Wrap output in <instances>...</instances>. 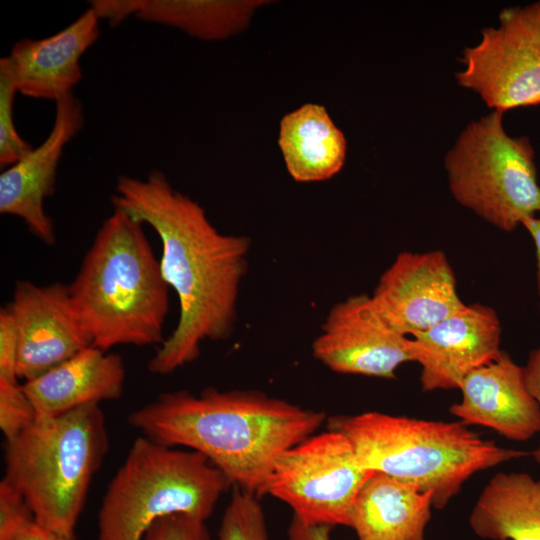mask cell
<instances>
[{"instance_id": "obj_1", "label": "cell", "mask_w": 540, "mask_h": 540, "mask_svg": "<svg viewBox=\"0 0 540 540\" xmlns=\"http://www.w3.org/2000/svg\"><path fill=\"white\" fill-rule=\"evenodd\" d=\"M111 203L149 225L161 241V271L178 297L180 313L148 370L170 374L195 361L204 341H222L232 335L251 239L220 233L203 207L175 190L157 170L145 179L120 176Z\"/></svg>"}, {"instance_id": "obj_2", "label": "cell", "mask_w": 540, "mask_h": 540, "mask_svg": "<svg viewBox=\"0 0 540 540\" xmlns=\"http://www.w3.org/2000/svg\"><path fill=\"white\" fill-rule=\"evenodd\" d=\"M327 421L324 412L260 390L168 391L132 411L128 423L153 441L197 451L232 487L263 496L279 457Z\"/></svg>"}, {"instance_id": "obj_3", "label": "cell", "mask_w": 540, "mask_h": 540, "mask_svg": "<svg viewBox=\"0 0 540 540\" xmlns=\"http://www.w3.org/2000/svg\"><path fill=\"white\" fill-rule=\"evenodd\" d=\"M142 223L120 209L99 228L68 285L91 346L161 345L169 288Z\"/></svg>"}, {"instance_id": "obj_4", "label": "cell", "mask_w": 540, "mask_h": 540, "mask_svg": "<svg viewBox=\"0 0 540 540\" xmlns=\"http://www.w3.org/2000/svg\"><path fill=\"white\" fill-rule=\"evenodd\" d=\"M351 443L359 465L413 484L443 509L474 474L528 456L485 439L461 421L367 411L327 418Z\"/></svg>"}, {"instance_id": "obj_5", "label": "cell", "mask_w": 540, "mask_h": 540, "mask_svg": "<svg viewBox=\"0 0 540 540\" xmlns=\"http://www.w3.org/2000/svg\"><path fill=\"white\" fill-rule=\"evenodd\" d=\"M108 449L100 404L36 418L5 440L2 480L25 498L37 524L75 540L90 484Z\"/></svg>"}, {"instance_id": "obj_6", "label": "cell", "mask_w": 540, "mask_h": 540, "mask_svg": "<svg viewBox=\"0 0 540 540\" xmlns=\"http://www.w3.org/2000/svg\"><path fill=\"white\" fill-rule=\"evenodd\" d=\"M227 477L204 455L140 436L110 480L97 516V540H141L158 519L212 515Z\"/></svg>"}, {"instance_id": "obj_7", "label": "cell", "mask_w": 540, "mask_h": 540, "mask_svg": "<svg viewBox=\"0 0 540 540\" xmlns=\"http://www.w3.org/2000/svg\"><path fill=\"white\" fill-rule=\"evenodd\" d=\"M504 112L470 122L444 158L454 199L505 232L540 212L535 153L527 136H510Z\"/></svg>"}, {"instance_id": "obj_8", "label": "cell", "mask_w": 540, "mask_h": 540, "mask_svg": "<svg viewBox=\"0 0 540 540\" xmlns=\"http://www.w3.org/2000/svg\"><path fill=\"white\" fill-rule=\"evenodd\" d=\"M373 472L362 468L342 433L327 428L285 451L275 463L265 495L308 525H350L359 491Z\"/></svg>"}, {"instance_id": "obj_9", "label": "cell", "mask_w": 540, "mask_h": 540, "mask_svg": "<svg viewBox=\"0 0 540 540\" xmlns=\"http://www.w3.org/2000/svg\"><path fill=\"white\" fill-rule=\"evenodd\" d=\"M461 61L458 84L493 110L540 104V40L520 7L502 10L499 25L484 28L480 41L464 49Z\"/></svg>"}, {"instance_id": "obj_10", "label": "cell", "mask_w": 540, "mask_h": 540, "mask_svg": "<svg viewBox=\"0 0 540 540\" xmlns=\"http://www.w3.org/2000/svg\"><path fill=\"white\" fill-rule=\"evenodd\" d=\"M312 353L334 372L385 379L395 378L400 365L413 361L411 338L395 330L365 293L333 305Z\"/></svg>"}, {"instance_id": "obj_11", "label": "cell", "mask_w": 540, "mask_h": 540, "mask_svg": "<svg viewBox=\"0 0 540 540\" xmlns=\"http://www.w3.org/2000/svg\"><path fill=\"white\" fill-rule=\"evenodd\" d=\"M383 318L403 335L425 331L467 304L443 251L399 253L371 295Z\"/></svg>"}, {"instance_id": "obj_12", "label": "cell", "mask_w": 540, "mask_h": 540, "mask_svg": "<svg viewBox=\"0 0 540 540\" xmlns=\"http://www.w3.org/2000/svg\"><path fill=\"white\" fill-rule=\"evenodd\" d=\"M7 307L18 336V379H34L91 346L67 284L17 281Z\"/></svg>"}, {"instance_id": "obj_13", "label": "cell", "mask_w": 540, "mask_h": 540, "mask_svg": "<svg viewBox=\"0 0 540 540\" xmlns=\"http://www.w3.org/2000/svg\"><path fill=\"white\" fill-rule=\"evenodd\" d=\"M501 334L497 312L474 303L412 335L413 361L421 367V389H459L471 372L501 355Z\"/></svg>"}, {"instance_id": "obj_14", "label": "cell", "mask_w": 540, "mask_h": 540, "mask_svg": "<svg viewBox=\"0 0 540 540\" xmlns=\"http://www.w3.org/2000/svg\"><path fill=\"white\" fill-rule=\"evenodd\" d=\"M83 125L81 102L72 93L60 97L55 101V119L45 140L0 174V213L21 218L47 245L55 243L56 234L44 203L54 194L64 148Z\"/></svg>"}, {"instance_id": "obj_15", "label": "cell", "mask_w": 540, "mask_h": 540, "mask_svg": "<svg viewBox=\"0 0 540 540\" xmlns=\"http://www.w3.org/2000/svg\"><path fill=\"white\" fill-rule=\"evenodd\" d=\"M459 390L461 399L449 411L464 424L490 428L517 442L540 432V408L527 389L523 366L504 351L471 372Z\"/></svg>"}, {"instance_id": "obj_16", "label": "cell", "mask_w": 540, "mask_h": 540, "mask_svg": "<svg viewBox=\"0 0 540 540\" xmlns=\"http://www.w3.org/2000/svg\"><path fill=\"white\" fill-rule=\"evenodd\" d=\"M99 21L89 8L56 34L16 42L6 57L18 92L54 102L72 93L82 78L80 59L100 35Z\"/></svg>"}, {"instance_id": "obj_17", "label": "cell", "mask_w": 540, "mask_h": 540, "mask_svg": "<svg viewBox=\"0 0 540 540\" xmlns=\"http://www.w3.org/2000/svg\"><path fill=\"white\" fill-rule=\"evenodd\" d=\"M125 377L120 355L88 346L22 387L36 418H45L119 399Z\"/></svg>"}, {"instance_id": "obj_18", "label": "cell", "mask_w": 540, "mask_h": 540, "mask_svg": "<svg viewBox=\"0 0 540 540\" xmlns=\"http://www.w3.org/2000/svg\"><path fill=\"white\" fill-rule=\"evenodd\" d=\"M433 508L431 493L373 472L357 495L349 528L358 540H425Z\"/></svg>"}, {"instance_id": "obj_19", "label": "cell", "mask_w": 540, "mask_h": 540, "mask_svg": "<svg viewBox=\"0 0 540 540\" xmlns=\"http://www.w3.org/2000/svg\"><path fill=\"white\" fill-rule=\"evenodd\" d=\"M278 144L289 175L318 182L336 175L346 158V139L326 108L307 103L283 116Z\"/></svg>"}, {"instance_id": "obj_20", "label": "cell", "mask_w": 540, "mask_h": 540, "mask_svg": "<svg viewBox=\"0 0 540 540\" xmlns=\"http://www.w3.org/2000/svg\"><path fill=\"white\" fill-rule=\"evenodd\" d=\"M471 530L486 540H540V479L525 472L496 473L469 516Z\"/></svg>"}, {"instance_id": "obj_21", "label": "cell", "mask_w": 540, "mask_h": 540, "mask_svg": "<svg viewBox=\"0 0 540 540\" xmlns=\"http://www.w3.org/2000/svg\"><path fill=\"white\" fill-rule=\"evenodd\" d=\"M263 0H145L137 15L142 21L165 25L191 37L223 40L244 30Z\"/></svg>"}, {"instance_id": "obj_22", "label": "cell", "mask_w": 540, "mask_h": 540, "mask_svg": "<svg viewBox=\"0 0 540 540\" xmlns=\"http://www.w3.org/2000/svg\"><path fill=\"white\" fill-rule=\"evenodd\" d=\"M217 540H269L258 496L234 488L221 519Z\"/></svg>"}, {"instance_id": "obj_23", "label": "cell", "mask_w": 540, "mask_h": 540, "mask_svg": "<svg viewBox=\"0 0 540 540\" xmlns=\"http://www.w3.org/2000/svg\"><path fill=\"white\" fill-rule=\"evenodd\" d=\"M18 89L7 57L0 59V165L9 167L24 156L33 146L18 133L14 122V101Z\"/></svg>"}, {"instance_id": "obj_24", "label": "cell", "mask_w": 540, "mask_h": 540, "mask_svg": "<svg viewBox=\"0 0 540 540\" xmlns=\"http://www.w3.org/2000/svg\"><path fill=\"white\" fill-rule=\"evenodd\" d=\"M36 419L32 403L18 381L0 379V428L11 439Z\"/></svg>"}, {"instance_id": "obj_25", "label": "cell", "mask_w": 540, "mask_h": 540, "mask_svg": "<svg viewBox=\"0 0 540 540\" xmlns=\"http://www.w3.org/2000/svg\"><path fill=\"white\" fill-rule=\"evenodd\" d=\"M35 522L25 498L4 480L0 481V540H16Z\"/></svg>"}, {"instance_id": "obj_26", "label": "cell", "mask_w": 540, "mask_h": 540, "mask_svg": "<svg viewBox=\"0 0 540 540\" xmlns=\"http://www.w3.org/2000/svg\"><path fill=\"white\" fill-rule=\"evenodd\" d=\"M141 540H210L205 522L175 514L158 519Z\"/></svg>"}, {"instance_id": "obj_27", "label": "cell", "mask_w": 540, "mask_h": 540, "mask_svg": "<svg viewBox=\"0 0 540 540\" xmlns=\"http://www.w3.org/2000/svg\"><path fill=\"white\" fill-rule=\"evenodd\" d=\"M18 336L8 307L0 310V379L18 381L16 373Z\"/></svg>"}, {"instance_id": "obj_28", "label": "cell", "mask_w": 540, "mask_h": 540, "mask_svg": "<svg viewBox=\"0 0 540 540\" xmlns=\"http://www.w3.org/2000/svg\"><path fill=\"white\" fill-rule=\"evenodd\" d=\"M89 3L99 20H106L115 27L132 15L137 17L145 0H92Z\"/></svg>"}, {"instance_id": "obj_29", "label": "cell", "mask_w": 540, "mask_h": 540, "mask_svg": "<svg viewBox=\"0 0 540 540\" xmlns=\"http://www.w3.org/2000/svg\"><path fill=\"white\" fill-rule=\"evenodd\" d=\"M523 373L527 389L540 408V343L538 347L530 351L527 362L523 366ZM531 454L540 464V443Z\"/></svg>"}, {"instance_id": "obj_30", "label": "cell", "mask_w": 540, "mask_h": 540, "mask_svg": "<svg viewBox=\"0 0 540 540\" xmlns=\"http://www.w3.org/2000/svg\"><path fill=\"white\" fill-rule=\"evenodd\" d=\"M331 528L325 525H308L292 517L288 527V540H330Z\"/></svg>"}, {"instance_id": "obj_31", "label": "cell", "mask_w": 540, "mask_h": 540, "mask_svg": "<svg viewBox=\"0 0 540 540\" xmlns=\"http://www.w3.org/2000/svg\"><path fill=\"white\" fill-rule=\"evenodd\" d=\"M522 226L527 230L534 243L536 256V280L540 305V217H532L526 220Z\"/></svg>"}, {"instance_id": "obj_32", "label": "cell", "mask_w": 540, "mask_h": 540, "mask_svg": "<svg viewBox=\"0 0 540 540\" xmlns=\"http://www.w3.org/2000/svg\"><path fill=\"white\" fill-rule=\"evenodd\" d=\"M16 540H68L34 522Z\"/></svg>"}, {"instance_id": "obj_33", "label": "cell", "mask_w": 540, "mask_h": 540, "mask_svg": "<svg viewBox=\"0 0 540 540\" xmlns=\"http://www.w3.org/2000/svg\"><path fill=\"white\" fill-rule=\"evenodd\" d=\"M521 14L540 40V1L520 7Z\"/></svg>"}]
</instances>
